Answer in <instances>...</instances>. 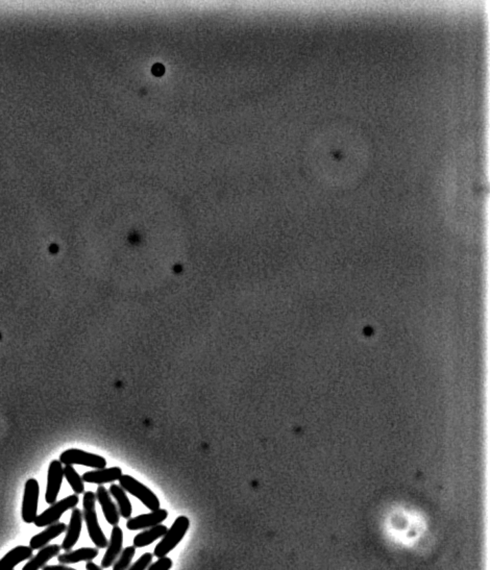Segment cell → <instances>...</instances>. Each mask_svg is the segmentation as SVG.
Listing matches in <instances>:
<instances>
[{"label":"cell","mask_w":490,"mask_h":570,"mask_svg":"<svg viewBox=\"0 0 490 570\" xmlns=\"http://www.w3.org/2000/svg\"><path fill=\"white\" fill-rule=\"evenodd\" d=\"M119 484L124 491H128L129 493L140 499L143 505H145L147 509L151 510V512L160 510L161 503L157 495L134 477L128 475H122V477L119 479Z\"/></svg>","instance_id":"3"},{"label":"cell","mask_w":490,"mask_h":570,"mask_svg":"<svg viewBox=\"0 0 490 570\" xmlns=\"http://www.w3.org/2000/svg\"><path fill=\"white\" fill-rule=\"evenodd\" d=\"M82 508H84L82 517L86 521L90 539L92 540L96 547H98V549H106L108 547L109 541L98 523V513H96V494H94L92 491L85 493Z\"/></svg>","instance_id":"1"},{"label":"cell","mask_w":490,"mask_h":570,"mask_svg":"<svg viewBox=\"0 0 490 570\" xmlns=\"http://www.w3.org/2000/svg\"><path fill=\"white\" fill-rule=\"evenodd\" d=\"M39 494V483L37 482V479H27L25 483V488H24L23 501H22V519H23L24 523H35L38 516Z\"/></svg>","instance_id":"6"},{"label":"cell","mask_w":490,"mask_h":570,"mask_svg":"<svg viewBox=\"0 0 490 570\" xmlns=\"http://www.w3.org/2000/svg\"><path fill=\"white\" fill-rule=\"evenodd\" d=\"M189 525H190V521L186 516L177 517L170 529H167L166 534L163 536L162 540L157 545L154 556H156L158 559L167 557V555L181 543L183 536L186 535Z\"/></svg>","instance_id":"2"},{"label":"cell","mask_w":490,"mask_h":570,"mask_svg":"<svg viewBox=\"0 0 490 570\" xmlns=\"http://www.w3.org/2000/svg\"><path fill=\"white\" fill-rule=\"evenodd\" d=\"M62 547L58 545H46L43 549H40L39 553L34 558H30V561L24 565L22 570H39L46 565L52 558L60 555Z\"/></svg>","instance_id":"15"},{"label":"cell","mask_w":490,"mask_h":570,"mask_svg":"<svg viewBox=\"0 0 490 570\" xmlns=\"http://www.w3.org/2000/svg\"><path fill=\"white\" fill-rule=\"evenodd\" d=\"M78 501H80V499H78V494L69 495L66 499H63L58 503H54L43 513L38 515L34 523L38 527L54 525V523H58V519L62 517L64 513L67 512L68 510L74 509Z\"/></svg>","instance_id":"4"},{"label":"cell","mask_w":490,"mask_h":570,"mask_svg":"<svg viewBox=\"0 0 490 570\" xmlns=\"http://www.w3.org/2000/svg\"><path fill=\"white\" fill-rule=\"evenodd\" d=\"M33 549L30 547H15L0 560V570H14L16 565L33 557Z\"/></svg>","instance_id":"14"},{"label":"cell","mask_w":490,"mask_h":570,"mask_svg":"<svg viewBox=\"0 0 490 570\" xmlns=\"http://www.w3.org/2000/svg\"><path fill=\"white\" fill-rule=\"evenodd\" d=\"M86 569L87 570H102V568L100 567V566H98V565H96V564L93 563V562L90 561V562H87Z\"/></svg>","instance_id":"25"},{"label":"cell","mask_w":490,"mask_h":570,"mask_svg":"<svg viewBox=\"0 0 490 570\" xmlns=\"http://www.w3.org/2000/svg\"><path fill=\"white\" fill-rule=\"evenodd\" d=\"M60 462L65 465H84L96 469L106 468L107 461L98 455L85 452L82 449H67L60 456Z\"/></svg>","instance_id":"5"},{"label":"cell","mask_w":490,"mask_h":570,"mask_svg":"<svg viewBox=\"0 0 490 570\" xmlns=\"http://www.w3.org/2000/svg\"><path fill=\"white\" fill-rule=\"evenodd\" d=\"M42 570H76L74 568L68 567V566L63 565V564H60V565H48L44 566L42 568Z\"/></svg>","instance_id":"23"},{"label":"cell","mask_w":490,"mask_h":570,"mask_svg":"<svg viewBox=\"0 0 490 570\" xmlns=\"http://www.w3.org/2000/svg\"><path fill=\"white\" fill-rule=\"evenodd\" d=\"M98 556V549L94 547H82L76 551H66L65 554L58 556V563L67 565V564H76L78 562H90L96 559Z\"/></svg>","instance_id":"16"},{"label":"cell","mask_w":490,"mask_h":570,"mask_svg":"<svg viewBox=\"0 0 490 570\" xmlns=\"http://www.w3.org/2000/svg\"><path fill=\"white\" fill-rule=\"evenodd\" d=\"M122 477V469L120 467H112V468L96 469L94 471H87L84 473L82 479L84 482L92 483V484L102 485L107 483H113L119 481Z\"/></svg>","instance_id":"11"},{"label":"cell","mask_w":490,"mask_h":570,"mask_svg":"<svg viewBox=\"0 0 490 570\" xmlns=\"http://www.w3.org/2000/svg\"><path fill=\"white\" fill-rule=\"evenodd\" d=\"M172 567V560L168 557L160 558L158 561L151 564L147 570H170Z\"/></svg>","instance_id":"22"},{"label":"cell","mask_w":490,"mask_h":570,"mask_svg":"<svg viewBox=\"0 0 490 570\" xmlns=\"http://www.w3.org/2000/svg\"><path fill=\"white\" fill-rule=\"evenodd\" d=\"M67 531V525L64 523H56L48 525L47 529H44L41 533L34 536L30 541V547L33 549H41L54 540V538L62 535L64 532Z\"/></svg>","instance_id":"13"},{"label":"cell","mask_w":490,"mask_h":570,"mask_svg":"<svg viewBox=\"0 0 490 570\" xmlns=\"http://www.w3.org/2000/svg\"><path fill=\"white\" fill-rule=\"evenodd\" d=\"M167 517H168V512L166 510H157V511H153L148 514L139 515V516L134 517V518L129 519L128 523H126V527L130 531L151 529V527L161 525L163 521H166Z\"/></svg>","instance_id":"8"},{"label":"cell","mask_w":490,"mask_h":570,"mask_svg":"<svg viewBox=\"0 0 490 570\" xmlns=\"http://www.w3.org/2000/svg\"><path fill=\"white\" fill-rule=\"evenodd\" d=\"M96 499L102 505V512H104V517L107 521L111 525L115 527L118 525L119 521H120V514H119V510L117 509V505H115L114 501L111 499L110 493L107 490L106 487L100 485L96 492Z\"/></svg>","instance_id":"12"},{"label":"cell","mask_w":490,"mask_h":570,"mask_svg":"<svg viewBox=\"0 0 490 570\" xmlns=\"http://www.w3.org/2000/svg\"><path fill=\"white\" fill-rule=\"evenodd\" d=\"M136 554V547H128L121 551L117 561H115L113 570H128L130 568L131 562Z\"/></svg>","instance_id":"20"},{"label":"cell","mask_w":490,"mask_h":570,"mask_svg":"<svg viewBox=\"0 0 490 570\" xmlns=\"http://www.w3.org/2000/svg\"><path fill=\"white\" fill-rule=\"evenodd\" d=\"M63 472L64 477L67 479L74 493L78 495L82 494L85 491V482L82 477L76 472V469L71 465H66L65 468H63Z\"/></svg>","instance_id":"19"},{"label":"cell","mask_w":490,"mask_h":570,"mask_svg":"<svg viewBox=\"0 0 490 570\" xmlns=\"http://www.w3.org/2000/svg\"><path fill=\"white\" fill-rule=\"evenodd\" d=\"M153 558H154L153 554H143L128 570H146L151 566V562H153Z\"/></svg>","instance_id":"21"},{"label":"cell","mask_w":490,"mask_h":570,"mask_svg":"<svg viewBox=\"0 0 490 570\" xmlns=\"http://www.w3.org/2000/svg\"><path fill=\"white\" fill-rule=\"evenodd\" d=\"M64 472L62 463L58 460H54L50 463L47 475V488H46L45 499L48 505L56 503L58 492H60L62 482H63Z\"/></svg>","instance_id":"7"},{"label":"cell","mask_w":490,"mask_h":570,"mask_svg":"<svg viewBox=\"0 0 490 570\" xmlns=\"http://www.w3.org/2000/svg\"><path fill=\"white\" fill-rule=\"evenodd\" d=\"M124 545V532L118 525L113 527L109 541L108 549L102 560V568H109L115 563L117 558L120 556Z\"/></svg>","instance_id":"9"},{"label":"cell","mask_w":490,"mask_h":570,"mask_svg":"<svg viewBox=\"0 0 490 570\" xmlns=\"http://www.w3.org/2000/svg\"><path fill=\"white\" fill-rule=\"evenodd\" d=\"M165 68L162 64H156V65L153 67V73L155 74L156 76H161L164 74Z\"/></svg>","instance_id":"24"},{"label":"cell","mask_w":490,"mask_h":570,"mask_svg":"<svg viewBox=\"0 0 490 570\" xmlns=\"http://www.w3.org/2000/svg\"><path fill=\"white\" fill-rule=\"evenodd\" d=\"M167 527L163 525H156L151 529H145L134 538L135 547H145L154 543L159 538H162L166 534Z\"/></svg>","instance_id":"18"},{"label":"cell","mask_w":490,"mask_h":570,"mask_svg":"<svg viewBox=\"0 0 490 570\" xmlns=\"http://www.w3.org/2000/svg\"><path fill=\"white\" fill-rule=\"evenodd\" d=\"M82 519H84V517H82V511L78 508L72 509L71 518H70L69 525L67 527V533H66L65 538H64L63 543L60 545L64 551H71L72 547L78 543L80 532H82Z\"/></svg>","instance_id":"10"},{"label":"cell","mask_w":490,"mask_h":570,"mask_svg":"<svg viewBox=\"0 0 490 570\" xmlns=\"http://www.w3.org/2000/svg\"><path fill=\"white\" fill-rule=\"evenodd\" d=\"M109 492L116 499L120 516L126 519H130L131 515L133 513V507L124 488L120 485L118 486V485L113 484L111 485Z\"/></svg>","instance_id":"17"}]
</instances>
